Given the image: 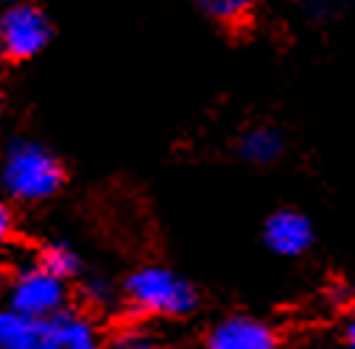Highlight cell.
<instances>
[{
	"mask_svg": "<svg viewBox=\"0 0 355 349\" xmlns=\"http://www.w3.org/2000/svg\"><path fill=\"white\" fill-rule=\"evenodd\" d=\"M0 182H3V190L12 202L42 204L64 190L67 168L40 140L15 137L3 154Z\"/></svg>",
	"mask_w": 355,
	"mask_h": 349,
	"instance_id": "1",
	"label": "cell"
},
{
	"mask_svg": "<svg viewBox=\"0 0 355 349\" xmlns=\"http://www.w3.org/2000/svg\"><path fill=\"white\" fill-rule=\"evenodd\" d=\"M123 302L148 319H188L199 307V291L191 280L168 266H140L121 285Z\"/></svg>",
	"mask_w": 355,
	"mask_h": 349,
	"instance_id": "2",
	"label": "cell"
},
{
	"mask_svg": "<svg viewBox=\"0 0 355 349\" xmlns=\"http://www.w3.org/2000/svg\"><path fill=\"white\" fill-rule=\"evenodd\" d=\"M51 39L53 20L37 0L6 6L0 15V56L6 64H26L37 59Z\"/></svg>",
	"mask_w": 355,
	"mask_h": 349,
	"instance_id": "3",
	"label": "cell"
},
{
	"mask_svg": "<svg viewBox=\"0 0 355 349\" xmlns=\"http://www.w3.org/2000/svg\"><path fill=\"white\" fill-rule=\"evenodd\" d=\"M9 310L48 321L67 310V283L37 263L20 266L9 280Z\"/></svg>",
	"mask_w": 355,
	"mask_h": 349,
	"instance_id": "4",
	"label": "cell"
},
{
	"mask_svg": "<svg viewBox=\"0 0 355 349\" xmlns=\"http://www.w3.org/2000/svg\"><path fill=\"white\" fill-rule=\"evenodd\" d=\"M316 240L313 221L294 207H280L263 221V246L277 257H302Z\"/></svg>",
	"mask_w": 355,
	"mask_h": 349,
	"instance_id": "5",
	"label": "cell"
},
{
	"mask_svg": "<svg viewBox=\"0 0 355 349\" xmlns=\"http://www.w3.org/2000/svg\"><path fill=\"white\" fill-rule=\"evenodd\" d=\"M205 349H280L275 327L254 316H227L205 338Z\"/></svg>",
	"mask_w": 355,
	"mask_h": 349,
	"instance_id": "6",
	"label": "cell"
},
{
	"mask_svg": "<svg viewBox=\"0 0 355 349\" xmlns=\"http://www.w3.org/2000/svg\"><path fill=\"white\" fill-rule=\"evenodd\" d=\"M286 154V132L275 123H254L238 134L235 156L252 168H269Z\"/></svg>",
	"mask_w": 355,
	"mask_h": 349,
	"instance_id": "7",
	"label": "cell"
},
{
	"mask_svg": "<svg viewBox=\"0 0 355 349\" xmlns=\"http://www.w3.org/2000/svg\"><path fill=\"white\" fill-rule=\"evenodd\" d=\"M45 335L59 349H101V335L90 313L84 310H62L59 316L45 321Z\"/></svg>",
	"mask_w": 355,
	"mask_h": 349,
	"instance_id": "8",
	"label": "cell"
},
{
	"mask_svg": "<svg viewBox=\"0 0 355 349\" xmlns=\"http://www.w3.org/2000/svg\"><path fill=\"white\" fill-rule=\"evenodd\" d=\"M45 321L23 316L17 310L0 313V349H42Z\"/></svg>",
	"mask_w": 355,
	"mask_h": 349,
	"instance_id": "9",
	"label": "cell"
},
{
	"mask_svg": "<svg viewBox=\"0 0 355 349\" xmlns=\"http://www.w3.org/2000/svg\"><path fill=\"white\" fill-rule=\"evenodd\" d=\"M193 6L218 28L241 31L254 20L260 0H193Z\"/></svg>",
	"mask_w": 355,
	"mask_h": 349,
	"instance_id": "10",
	"label": "cell"
},
{
	"mask_svg": "<svg viewBox=\"0 0 355 349\" xmlns=\"http://www.w3.org/2000/svg\"><path fill=\"white\" fill-rule=\"evenodd\" d=\"M34 263L40 266V269H45L48 274H53V277H59V280H64V283H73V280H81V274H84V260H81V254L73 249V246H67V243H48V246H42L40 251H37V257H34Z\"/></svg>",
	"mask_w": 355,
	"mask_h": 349,
	"instance_id": "11",
	"label": "cell"
},
{
	"mask_svg": "<svg viewBox=\"0 0 355 349\" xmlns=\"http://www.w3.org/2000/svg\"><path fill=\"white\" fill-rule=\"evenodd\" d=\"M115 285L104 277V274H81V283H78V294L81 299L87 302V307H107L112 299H115Z\"/></svg>",
	"mask_w": 355,
	"mask_h": 349,
	"instance_id": "12",
	"label": "cell"
},
{
	"mask_svg": "<svg viewBox=\"0 0 355 349\" xmlns=\"http://www.w3.org/2000/svg\"><path fill=\"white\" fill-rule=\"evenodd\" d=\"M347 0H305V15L311 20H330V17H338L341 9H344Z\"/></svg>",
	"mask_w": 355,
	"mask_h": 349,
	"instance_id": "13",
	"label": "cell"
},
{
	"mask_svg": "<svg viewBox=\"0 0 355 349\" xmlns=\"http://www.w3.org/2000/svg\"><path fill=\"white\" fill-rule=\"evenodd\" d=\"M110 349H157V343L146 335V332H137V330H129V332H121Z\"/></svg>",
	"mask_w": 355,
	"mask_h": 349,
	"instance_id": "14",
	"label": "cell"
},
{
	"mask_svg": "<svg viewBox=\"0 0 355 349\" xmlns=\"http://www.w3.org/2000/svg\"><path fill=\"white\" fill-rule=\"evenodd\" d=\"M15 226H17V221H15V210H12L9 204H3V207H0V238L9 240V238L15 235Z\"/></svg>",
	"mask_w": 355,
	"mask_h": 349,
	"instance_id": "15",
	"label": "cell"
},
{
	"mask_svg": "<svg viewBox=\"0 0 355 349\" xmlns=\"http://www.w3.org/2000/svg\"><path fill=\"white\" fill-rule=\"evenodd\" d=\"M344 343H347V349H355V316L347 321V330H344Z\"/></svg>",
	"mask_w": 355,
	"mask_h": 349,
	"instance_id": "16",
	"label": "cell"
},
{
	"mask_svg": "<svg viewBox=\"0 0 355 349\" xmlns=\"http://www.w3.org/2000/svg\"><path fill=\"white\" fill-rule=\"evenodd\" d=\"M15 3H26V0H6V6H15Z\"/></svg>",
	"mask_w": 355,
	"mask_h": 349,
	"instance_id": "17",
	"label": "cell"
}]
</instances>
